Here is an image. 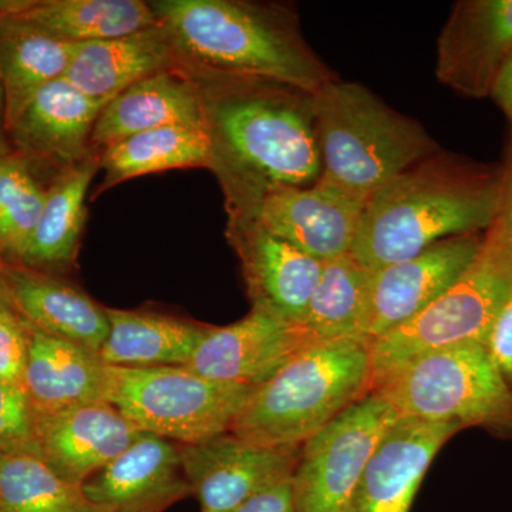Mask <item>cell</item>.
Instances as JSON below:
<instances>
[{
	"mask_svg": "<svg viewBox=\"0 0 512 512\" xmlns=\"http://www.w3.org/2000/svg\"><path fill=\"white\" fill-rule=\"evenodd\" d=\"M183 66L200 89L211 171L224 192L228 220H256L272 191L319 180L313 94L272 80Z\"/></svg>",
	"mask_w": 512,
	"mask_h": 512,
	"instance_id": "obj_1",
	"label": "cell"
},
{
	"mask_svg": "<svg viewBox=\"0 0 512 512\" xmlns=\"http://www.w3.org/2000/svg\"><path fill=\"white\" fill-rule=\"evenodd\" d=\"M500 192L501 165L440 151L372 195L350 254L377 271L446 239L481 234L494 220Z\"/></svg>",
	"mask_w": 512,
	"mask_h": 512,
	"instance_id": "obj_2",
	"label": "cell"
},
{
	"mask_svg": "<svg viewBox=\"0 0 512 512\" xmlns=\"http://www.w3.org/2000/svg\"><path fill=\"white\" fill-rule=\"evenodd\" d=\"M150 5L180 62L192 69L272 80L311 94L338 79L306 42L293 6L249 0Z\"/></svg>",
	"mask_w": 512,
	"mask_h": 512,
	"instance_id": "obj_3",
	"label": "cell"
},
{
	"mask_svg": "<svg viewBox=\"0 0 512 512\" xmlns=\"http://www.w3.org/2000/svg\"><path fill=\"white\" fill-rule=\"evenodd\" d=\"M322 164L319 181L369 201L397 175L440 153L419 121L363 84L332 80L313 94Z\"/></svg>",
	"mask_w": 512,
	"mask_h": 512,
	"instance_id": "obj_4",
	"label": "cell"
},
{
	"mask_svg": "<svg viewBox=\"0 0 512 512\" xmlns=\"http://www.w3.org/2000/svg\"><path fill=\"white\" fill-rule=\"evenodd\" d=\"M372 392L370 343L316 340L256 387L231 433L271 447H302Z\"/></svg>",
	"mask_w": 512,
	"mask_h": 512,
	"instance_id": "obj_5",
	"label": "cell"
},
{
	"mask_svg": "<svg viewBox=\"0 0 512 512\" xmlns=\"http://www.w3.org/2000/svg\"><path fill=\"white\" fill-rule=\"evenodd\" d=\"M373 392L399 417L481 427L512 439V393L483 342L420 357Z\"/></svg>",
	"mask_w": 512,
	"mask_h": 512,
	"instance_id": "obj_6",
	"label": "cell"
},
{
	"mask_svg": "<svg viewBox=\"0 0 512 512\" xmlns=\"http://www.w3.org/2000/svg\"><path fill=\"white\" fill-rule=\"evenodd\" d=\"M255 389L215 382L187 366H109L107 402L143 433L194 444L228 433Z\"/></svg>",
	"mask_w": 512,
	"mask_h": 512,
	"instance_id": "obj_7",
	"label": "cell"
},
{
	"mask_svg": "<svg viewBox=\"0 0 512 512\" xmlns=\"http://www.w3.org/2000/svg\"><path fill=\"white\" fill-rule=\"evenodd\" d=\"M511 293L510 282L478 254L453 288L413 319L370 343L372 392L420 357L460 343H484Z\"/></svg>",
	"mask_w": 512,
	"mask_h": 512,
	"instance_id": "obj_8",
	"label": "cell"
},
{
	"mask_svg": "<svg viewBox=\"0 0 512 512\" xmlns=\"http://www.w3.org/2000/svg\"><path fill=\"white\" fill-rule=\"evenodd\" d=\"M397 419L372 392L305 441L291 480L292 512H346L370 457Z\"/></svg>",
	"mask_w": 512,
	"mask_h": 512,
	"instance_id": "obj_9",
	"label": "cell"
},
{
	"mask_svg": "<svg viewBox=\"0 0 512 512\" xmlns=\"http://www.w3.org/2000/svg\"><path fill=\"white\" fill-rule=\"evenodd\" d=\"M181 467L201 512H234L256 495L291 481L301 447L251 443L234 433L178 444Z\"/></svg>",
	"mask_w": 512,
	"mask_h": 512,
	"instance_id": "obj_10",
	"label": "cell"
},
{
	"mask_svg": "<svg viewBox=\"0 0 512 512\" xmlns=\"http://www.w3.org/2000/svg\"><path fill=\"white\" fill-rule=\"evenodd\" d=\"M484 234L441 241L410 259L372 271L363 339L372 343L443 296L476 262Z\"/></svg>",
	"mask_w": 512,
	"mask_h": 512,
	"instance_id": "obj_11",
	"label": "cell"
},
{
	"mask_svg": "<svg viewBox=\"0 0 512 512\" xmlns=\"http://www.w3.org/2000/svg\"><path fill=\"white\" fill-rule=\"evenodd\" d=\"M511 57L512 0H461L441 29L436 76L467 99H485Z\"/></svg>",
	"mask_w": 512,
	"mask_h": 512,
	"instance_id": "obj_12",
	"label": "cell"
},
{
	"mask_svg": "<svg viewBox=\"0 0 512 512\" xmlns=\"http://www.w3.org/2000/svg\"><path fill=\"white\" fill-rule=\"evenodd\" d=\"M313 342L302 326L251 309L231 325H208L185 366L215 382L259 387Z\"/></svg>",
	"mask_w": 512,
	"mask_h": 512,
	"instance_id": "obj_13",
	"label": "cell"
},
{
	"mask_svg": "<svg viewBox=\"0 0 512 512\" xmlns=\"http://www.w3.org/2000/svg\"><path fill=\"white\" fill-rule=\"evenodd\" d=\"M251 309L301 326L323 264L271 234L258 220H228Z\"/></svg>",
	"mask_w": 512,
	"mask_h": 512,
	"instance_id": "obj_14",
	"label": "cell"
},
{
	"mask_svg": "<svg viewBox=\"0 0 512 512\" xmlns=\"http://www.w3.org/2000/svg\"><path fill=\"white\" fill-rule=\"evenodd\" d=\"M365 207V201L318 180L308 187L272 191L256 220L271 234L325 264L352 252Z\"/></svg>",
	"mask_w": 512,
	"mask_h": 512,
	"instance_id": "obj_15",
	"label": "cell"
},
{
	"mask_svg": "<svg viewBox=\"0 0 512 512\" xmlns=\"http://www.w3.org/2000/svg\"><path fill=\"white\" fill-rule=\"evenodd\" d=\"M461 430L399 417L370 457L346 512H410L434 457Z\"/></svg>",
	"mask_w": 512,
	"mask_h": 512,
	"instance_id": "obj_16",
	"label": "cell"
},
{
	"mask_svg": "<svg viewBox=\"0 0 512 512\" xmlns=\"http://www.w3.org/2000/svg\"><path fill=\"white\" fill-rule=\"evenodd\" d=\"M35 412L39 456L76 485L86 483L143 434L107 402Z\"/></svg>",
	"mask_w": 512,
	"mask_h": 512,
	"instance_id": "obj_17",
	"label": "cell"
},
{
	"mask_svg": "<svg viewBox=\"0 0 512 512\" xmlns=\"http://www.w3.org/2000/svg\"><path fill=\"white\" fill-rule=\"evenodd\" d=\"M106 104L90 99L69 80L40 89L6 128L10 150L25 160L59 165L60 171L97 153L92 133Z\"/></svg>",
	"mask_w": 512,
	"mask_h": 512,
	"instance_id": "obj_18",
	"label": "cell"
},
{
	"mask_svg": "<svg viewBox=\"0 0 512 512\" xmlns=\"http://www.w3.org/2000/svg\"><path fill=\"white\" fill-rule=\"evenodd\" d=\"M82 487L93 504L109 512H161L192 494L178 444L148 433Z\"/></svg>",
	"mask_w": 512,
	"mask_h": 512,
	"instance_id": "obj_19",
	"label": "cell"
},
{
	"mask_svg": "<svg viewBox=\"0 0 512 512\" xmlns=\"http://www.w3.org/2000/svg\"><path fill=\"white\" fill-rule=\"evenodd\" d=\"M0 284L30 326L100 355L110 329L106 306L79 286L23 265L0 266Z\"/></svg>",
	"mask_w": 512,
	"mask_h": 512,
	"instance_id": "obj_20",
	"label": "cell"
},
{
	"mask_svg": "<svg viewBox=\"0 0 512 512\" xmlns=\"http://www.w3.org/2000/svg\"><path fill=\"white\" fill-rule=\"evenodd\" d=\"M202 127L204 110L194 77L181 64L140 80L110 100L92 133V148H104L134 134L164 127Z\"/></svg>",
	"mask_w": 512,
	"mask_h": 512,
	"instance_id": "obj_21",
	"label": "cell"
},
{
	"mask_svg": "<svg viewBox=\"0 0 512 512\" xmlns=\"http://www.w3.org/2000/svg\"><path fill=\"white\" fill-rule=\"evenodd\" d=\"M177 66V50L158 23L130 35L77 45L64 79L90 99L107 104L140 80Z\"/></svg>",
	"mask_w": 512,
	"mask_h": 512,
	"instance_id": "obj_22",
	"label": "cell"
},
{
	"mask_svg": "<svg viewBox=\"0 0 512 512\" xmlns=\"http://www.w3.org/2000/svg\"><path fill=\"white\" fill-rule=\"evenodd\" d=\"M28 328V363L22 386L37 412L107 402L109 366L99 355L29 323Z\"/></svg>",
	"mask_w": 512,
	"mask_h": 512,
	"instance_id": "obj_23",
	"label": "cell"
},
{
	"mask_svg": "<svg viewBox=\"0 0 512 512\" xmlns=\"http://www.w3.org/2000/svg\"><path fill=\"white\" fill-rule=\"evenodd\" d=\"M0 12L72 45L158 25L150 2L143 0H0Z\"/></svg>",
	"mask_w": 512,
	"mask_h": 512,
	"instance_id": "obj_24",
	"label": "cell"
},
{
	"mask_svg": "<svg viewBox=\"0 0 512 512\" xmlns=\"http://www.w3.org/2000/svg\"><path fill=\"white\" fill-rule=\"evenodd\" d=\"M100 170V154L59 171L47 187L45 207L19 265L36 271H66L76 264L86 222V198L94 175Z\"/></svg>",
	"mask_w": 512,
	"mask_h": 512,
	"instance_id": "obj_25",
	"label": "cell"
},
{
	"mask_svg": "<svg viewBox=\"0 0 512 512\" xmlns=\"http://www.w3.org/2000/svg\"><path fill=\"white\" fill-rule=\"evenodd\" d=\"M106 311L110 329L99 356L113 367L185 366L208 326L163 313Z\"/></svg>",
	"mask_w": 512,
	"mask_h": 512,
	"instance_id": "obj_26",
	"label": "cell"
},
{
	"mask_svg": "<svg viewBox=\"0 0 512 512\" xmlns=\"http://www.w3.org/2000/svg\"><path fill=\"white\" fill-rule=\"evenodd\" d=\"M76 47L0 12V84L6 128L40 89L66 76Z\"/></svg>",
	"mask_w": 512,
	"mask_h": 512,
	"instance_id": "obj_27",
	"label": "cell"
},
{
	"mask_svg": "<svg viewBox=\"0 0 512 512\" xmlns=\"http://www.w3.org/2000/svg\"><path fill=\"white\" fill-rule=\"evenodd\" d=\"M210 137L202 127H164L134 134L100 153L103 183L96 195L131 178L178 168H210Z\"/></svg>",
	"mask_w": 512,
	"mask_h": 512,
	"instance_id": "obj_28",
	"label": "cell"
},
{
	"mask_svg": "<svg viewBox=\"0 0 512 512\" xmlns=\"http://www.w3.org/2000/svg\"><path fill=\"white\" fill-rule=\"evenodd\" d=\"M372 271L352 254L325 262L302 328L316 340L363 339Z\"/></svg>",
	"mask_w": 512,
	"mask_h": 512,
	"instance_id": "obj_29",
	"label": "cell"
},
{
	"mask_svg": "<svg viewBox=\"0 0 512 512\" xmlns=\"http://www.w3.org/2000/svg\"><path fill=\"white\" fill-rule=\"evenodd\" d=\"M0 512H109L39 454H0Z\"/></svg>",
	"mask_w": 512,
	"mask_h": 512,
	"instance_id": "obj_30",
	"label": "cell"
},
{
	"mask_svg": "<svg viewBox=\"0 0 512 512\" xmlns=\"http://www.w3.org/2000/svg\"><path fill=\"white\" fill-rule=\"evenodd\" d=\"M43 188L30 161L10 153L0 156V247L19 262L45 207Z\"/></svg>",
	"mask_w": 512,
	"mask_h": 512,
	"instance_id": "obj_31",
	"label": "cell"
},
{
	"mask_svg": "<svg viewBox=\"0 0 512 512\" xmlns=\"http://www.w3.org/2000/svg\"><path fill=\"white\" fill-rule=\"evenodd\" d=\"M480 255L512 285V128L501 164L500 201L485 231Z\"/></svg>",
	"mask_w": 512,
	"mask_h": 512,
	"instance_id": "obj_32",
	"label": "cell"
},
{
	"mask_svg": "<svg viewBox=\"0 0 512 512\" xmlns=\"http://www.w3.org/2000/svg\"><path fill=\"white\" fill-rule=\"evenodd\" d=\"M35 421V407L22 384L0 380V454H39Z\"/></svg>",
	"mask_w": 512,
	"mask_h": 512,
	"instance_id": "obj_33",
	"label": "cell"
},
{
	"mask_svg": "<svg viewBox=\"0 0 512 512\" xmlns=\"http://www.w3.org/2000/svg\"><path fill=\"white\" fill-rule=\"evenodd\" d=\"M29 352V328L18 313L10 309L0 318V380L22 384Z\"/></svg>",
	"mask_w": 512,
	"mask_h": 512,
	"instance_id": "obj_34",
	"label": "cell"
},
{
	"mask_svg": "<svg viewBox=\"0 0 512 512\" xmlns=\"http://www.w3.org/2000/svg\"><path fill=\"white\" fill-rule=\"evenodd\" d=\"M484 345L512 393V293L495 318Z\"/></svg>",
	"mask_w": 512,
	"mask_h": 512,
	"instance_id": "obj_35",
	"label": "cell"
},
{
	"mask_svg": "<svg viewBox=\"0 0 512 512\" xmlns=\"http://www.w3.org/2000/svg\"><path fill=\"white\" fill-rule=\"evenodd\" d=\"M234 512H292L291 481H286L266 493L256 495L255 498Z\"/></svg>",
	"mask_w": 512,
	"mask_h": 512,
	"instance_id": "obj_36",
	"label": "cell"
},
{
	"mask_svg": "<svg viewBox=\"0 0 512 512\" xmlns=\"http://www.w3.org/2000/svg\"><path fill=\"white\" fill-rule=\"evenodd\" d=\"M491 99L504 111L512 126V57L498 77Z\"/></svg>",
	"mask_w": 512,
	"mask_h": 512,
	"instance_id": "obj_37",
	"label": "cell"
},
{
	"mask_svg": "<svg viewBox=\"0 0 512 512\" xmlns=\"http://www.w3.org/2000/svg\"><path fill=\"white\" fill-rule=\"evenodd\" d=\"M12 153L5 126V96H3L2 84H0V156Z\"/></svg>",
	"mask_w": 512,
	"mask_h": 512,
	"instance_id": "obj_38",
	"label": "cell"
},
{
	"mask_svg": "<svg viewBox=\"0 0 512 512\" xmlns=\"http://www.w3.org/2000/svg\"><path fill=\"white\" fill-rule=\"evenodd\" d=\"M10 309L13 308L10 306L8 298H6L5 289H3L2 284H0V318H3Z\"/></svg>",
	"mask_w": 512,
	"mask_h": 512,
	"instance_id": "obj_39",
	"label": "cell"
},
{
	"mask_svg": "<svg viewBox=\"0 0 512 512\" xmlns=\"http://www.w3.org/2000/svg\"><path fill=\"white\" fill-rule=\"evenodd\" d=\"M2 259H3V252H2V247H0V266H3Z\"/></svg>",
	"mask_w": 512,
	"mask_h": 512,
	"instance_id": "obj_40",
	"label": "cell"
}]
</instances>
